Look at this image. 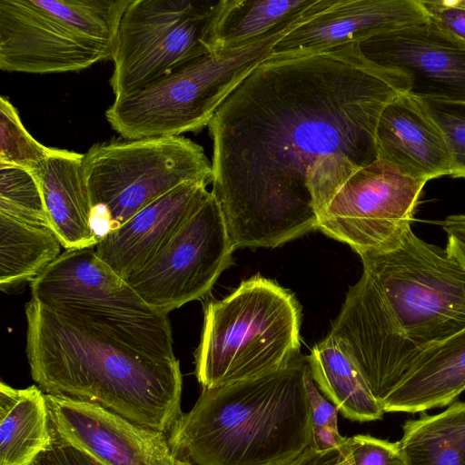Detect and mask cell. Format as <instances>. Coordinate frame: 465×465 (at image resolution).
I'll return each instance as SVG.
<instances>
[{"mask_svg": "<svg viewBox=\"0 0 465 465\" xmlns=\"http://www.w3.org/2000/svg\"><path fill=\"white\" fill-rule=\"evenodd\" d=\"M0 213L52 229L39 183L24 169L0 167Z\"/></svg>", "mask_w": 465, "mask_h": 465, "instance_id": "cell-26", "label": "cell"}, {"mask_svg": "<svg viewBox=\"0 0 465 465\" xmlns=\"http://www.w3.org/2000/svg\"><path fill=\"white\" fill-rule=\"evenodd\" d=\"M131 0H0V69L76 72L112 59Z\"/></svg>", "mask_w": 465, "mask_h": 465, "instance_id": "cell-7", "label": "cell"}, {"mask_svg": "<svg viewBox=\"0 0 465 465\" xmlns=\"http://www.w3.org/2000/svg\"><path fill=\"white\" fill-rule=\"evenodd\" d=\"M296 25L234 50L209 53L114 98L105 112L108 124L124 140L202 130L225 98Z\"/></svg>", "mask_w": 465, "mask_h": 465, "instance_id": "cell-6", "label": "cell"}, {"mask_svg": "<svg viewBox=\"0 0 465 465\" xmlns=\"http://www.w3.org/2000/svg\"><path fill=\"white\" fill-rule=\"evenodd\" d=\"M292 465H354V462L345 442L327 451H318L310 446Z\"/></svg>", "mask_w": 465, "mask_h": 465, "instance_id": "cell-32", "label": "cell"}, {"mask_svg": "<svg viewBox=\"0 0 465 465\" xmlns=\"http://www.w3.org/2000/svg\"><path fill=\"white\" fill-rule=\"evenodd\" d=\"M51 147L36 141L25 129L17 110L0 98V167H16L33 173L43 171Z\"/></svg>", "mask_w": 465, "mask_h": 465, "instance_id": "cell-25", "label": "cell"}, {"mask_svg": "<svg viewBox=\"0 0 465 465\" xmlns=\"http://www.w3.org/2000/svg\"><path fill=\"white\" fill-rule=\"evenodd\" d=\"M441 225L448 235L465 243V214L450 215L443 220Z\"/></svg>", "mask_w": 465, "mask_h": 465, "instance_id": "cell-34", "label": "cell"}, {"mask_svg": "<svg viewBox=\"0 0 465 465\" xmlns=\"http://www.w3.org/2000/svg\"><path fill=\"white\" fill-rule=\"evenodd\" d=\"M306 357L277 371L206 389L167 433L175 458L195 465H292L312 446Z\"/></svg>", "mask_w": 465, "mask_h": 465, "instance_id": "cell-4", "label": "cell"}, {"mask_svg": "<svg viewBox=\"0 0 465 465\" xmlns=\"http://www.w3.org/2000/svg\"><path fill=\"white\" fill-rule=\"evenodd\" d=\"M234 250L210 192L168 242L125 281L150 307L168 314L204 297L231 265Z\"/></svg>", "mask_w": 465, "mask_h": 465, "instance_id": "cell-12", "label": "cell"}, {"mask_svg": "<svg viewBox=\"0 0 465 465\" xmlns=\"http://www.w3.org/2000/svg\"><path fill=\"white\" fill-rule=\"evenodd\" d=\"M26 356L46 394L96 403L168 433L181 411L179 361L134 348L32 299L25 304Z\"/></svg>", "mask_w": 465, "mask_h": 465, "instance_id": "cell-3", "label": "cell"}, {"mask_svg": "<svg viewBox=\"0 0 465 465\" xmlns=\"http://www.w3.org/2000/svg\"><path fill=\"white\" fill-rule=\"evenodd\" d=\"M465 391V328L425 348L384 398L385 412L444 407Z\"/></svg>", "mask_w": 465, "mask_h": 465, "instance_id": "cell-18", "label": "cell"}, {"mask_svg": "<svg viewBox=\"0 0 465 465\" xmlns=\"http://www.w3.org/2000/svg\"><path fill=\"white\" fill-rule=\"evenodd\" d=\"M53 435L101 465H174L167 433L96 403L45 393Z\"/></svg>", "mask_w": 465, "mask_h": 465, "instance_id": "cell-14", "label": "cell"}, {"mask_svg": "<svg viewBox=\"0 0 465 465\" xmlns=\"http://www.w3.org/2000/svg\"><path fill=\"white\" fill-rule=\"evenodd\" d=\"M450 256L455 259L465 269V243L453 236L448 235L445 248Z\"/></svg>", "mask_w": 465, "mask_h": 465, "instance_id": "cell-35", "label": "cell"}, {"mask_svg": "<svg viewBox=\"0 0 465 465\" xmlns=\"http://www.w3.org/2000/svg\"><path fill=\"white\" fill-rule=\"evenodd\" d=\"M31 465H101L53 435L50 446Z\"/></svg>", "mask_w": 465, "mask_h": 465, "instance_id": "cell-31", "label": "cell"}, {"mask_svg": "<svg viewBox=\"0 0 465 465\" xmlns=\"http://www.w3.org/2000/svg\"><path fill=\"white\" fill-rule=\"evenodd\" d=\"M32 299L143 351L174 359L168 314L150 307L93 248L65 250L31 282Z\"/></svg>", "mask_w": 465, "mask_h": 465, "instance_id": "cell-9", "label": "cell"}, {"mask_svg": "<svg viewBox=\"0 0 465 465\" xmlns=\"http://www.w3.org/2000/svg\"><path fill=\"white\" fill-rule=\"evenodd\" d=\"M334 0H220L213 16L211 53L237 49L315 15Z\"/></svg>", "mask_w": 465, "mask_h": 465, "instance_id": "cell-20", "label": "cell"}, {"mask_svg": "<svg viewBox=\"0 0 465 465\" xmlns=\"http://www.w3.org/2000/svg\"><path fill=\"white\" fill-rule=\"evenodd\" d=\"M398 442L407 465H465V401L408 420Z\"/></svg>", "mask_w": 465, "mask_h": 465, "instance_id": "cell-23", "label": "cell"}, {"mask_svg": "<svg viewBox=\"0 0 465 465\" xmlns=\"http://www.w3.org/2000/svg\"><path fill=\"white\" fill-rule=\"evenodd\" d=\"M206 182L184 183L159 197L121 226L105 233L94 249L121 278L143 268L209 196Z\"/></svg>", "mask_w": 465, "mask_h": 465, "instance_id": "cell-16", "label": "cell"}, {"mask_svg": "<svg viewBox=\"0 0 465 465\" xmlns=\"http://www.w3.org/2000/svg\"><path fill=\"white\" fill-rule=\"evenodd\" d=\"M361 258L329 334L382 402L420 352L465 328V269L411 229L397 248Z\"/></svg>", "mask_w": 465, "mask_h": 465, "instance_id": "cell-2", "label": "cell"}, {"mask_svg": "<svg viewBox=\"0 0 465 465\" xmlns=\"http://www.w3.org/2000/svg\"><path fill=\"white\" fill-rule=\"evenodd\" d=\"M82 171L100 239L187 182H212L203 148L183 136L111 141L84 153Z\"/></svg>", "mask_w": 465, "mask_h": 465, "instance_id": "cell-8", "label": "cell"}, {"mask_svg": "<svg viewBox=\"0 0 465 465\" xmlns=\"http://www.w3.org/2000/svg\"><path fill=\"white\" fill-rule=\"evenodd\" d=\"M409 88L398 71L333 52L271 54L255 67L208 124L211 193L233 248L317 230L341 187L377 160L381 113Z\"/></svg>", "mask_w": 465, "mask_h": 465, "instance_id": "cell-1", "label": "cell"}, {"mask_svg": "<svg viewBox=\"0 0 465 465\" xmlns=\"http://www.w3.org/2000/svg\"><path fill=\"white\" fill-rule=\"evenodd\" d=\"M53 231L0 213V288L10 292L35 279L61 253Z\"/></svg>", "mask_w": 465, "mask_h": 465, "instance_id": "cell-24", "label": "cell"}, {"mask_svg": "<svg viewBox=\"0 0 465 465\" xmlns=\"http://www.w3.org/2000/svg\"><path fill=\"white\" fill-rule=\"evenodd\" d=\"M354 465H407L399 442H391L371 435L347 438Z\"/></svg>", "mask_w": 465, "mask_h": 465, "instance_id": "cell-28", "label": "cell"}, {"mask_svg": "<svg viewBox=\"0 0 465 465\" xmlns=\"http://www.w3.org/2000/svg\"><path fill=\"white\" fill-rule=\"evenodd\" d=\"M426 19L420 0H334L288 32L272 54L326 53Z\"/></svg>", "mask_w": 465, "mask_h": 465, "instance_id": "cell-15", "label": "cell"}, {"mask_svg": "<svg viewBox=\"0 0 465 465\" xmlns=\"http://www.w3.org/2000/svg\"><path fill=\"white\" fill-rule=\"evenodd\" d=\"M443 132L451 154L453 178H465V103L420 99Z\"/></svg>", "mask_w": 465, "mask_h": 465, "instance_id": "cell-27", "label": "cell"}, {"mask_svg": "<svg viewBox=\"0 0 465 465\" xmlns=\"http://www.w3.org/2000/svg\"><path fill=\"white\" fill-rule=\"evenodd\" d=\"M304 386L311 409L312 426H328L338 429V410L319 392L309 366L304 375Z\"/></svg>", "mask_w": 465, "mask_h": 465, "instance_id": "cell-30", "label": "cell"}, {"mask_svg": "<svg viewBox=\"0 0 465 465\" xmlns=\"http://www.w3.org/2000/svg\"><path fill=\"white\" fill-rule=\"evenodd\" d=\"M329 52L403 74L418 99L465 103V41L430 18Z\"/></svg>", "mask_w": 465, "mask_h": 465, "instance_id": "cell-13", "label": "cell"}, {"mask_svg": "<svg viewBox=\"0 0 465 465\" xmlns=\"http://www.w3.org/2000/svg\"><path fill=\"white\" fill-rule=\"evenodd\" d=\"M347 438L338 429L328 426H312V446L318 451L338 449L345 444Z\"/></svg>", "mask_w": 465, "mask_h": 465, "instance_id": "cell-33", "label": "cell"}, {"mask_svg": "<svg viewBox=\"0 0 465 465\" xmlns=\"http://www.w3.org/2000/svg\"><path fill=\"white\" fill-rule=\"evenodd\" d=\"M426 183L377 158L341 187L319 216L317 230L361 257L391 251L411 229Z\"/></svg>", "mask_w": 465, "mask_h": 465, "instance_id": "cell-11", "label": "cell"}, {"mask_svg": "<svg viewBox=\"0 0 465 465\" xmlns=\"http://www.w3.org/2000/svg\"><path fill=\"white\" fill-rule=\"evenodd\" d=\"M460 5H462L465 7V0H459Z\"/></svg>", "mask_w": 465, "mask_h": 465, "instance_id": "cell-37", "label": "cell"}, {"mask_svg": "<svg viewBox=\"0 0 465 465\" xmlns=\"http://www.w3.org/2000/svg\"><path fill=\"white\" fill-rule=\"evenodd\" d=\"M302 311L293 293L256 274L206 303L195 375L214 389L284 368L299 358Z\"/></svg>", "mask_w": 465, "mask_h": 465, "instance_id": "cell-5", "label": "cell"}, {"mask_svg": "<svg viewBox=\"0 0 465 465\" xmlns=\"http://www.w3.org/2000/svg\"><path fill=\"white\" fill-rule=\"evenodd\" d=\"M174 465H195L189 460L175 458Z\"/></svg>", "mask_w": 465, "mask_h": 465, "instance_id": "cell-36", "label": "cell"}, {"mask_svg": "<svg viewBox=\"0 0 465 465\" xmlns=\"http://www.w3.org/2000/svg\"><path fill=\"white\" fill-rule=\"evenodd\" d=\"M378 158L425 182L450 175L451 154L440 127L421 101L401 93L381 113L376 134Z\"/></svg>", "mask_w": 465, "mask_h": 465, "instance_id": "cell-17", "label": "cell"}, {"mask_svg": "<svg viewBox=\"0 0 465 465\" xmlns=\"http://www.w3.org/2000/svg\"><path fill=\"white\" fill-rule=\"evenodd\" d=\"M428 18L465 41V7L459 0H420Z\"/></svg>", "mask_w": 465, "mask_h": 465, "instance_id": "cell-29", "label": "cell"}, {"mask_svg": "<svg viewBox=\"0 0 465 465\" xmlns=\"http://www.w3.org/2000/svg\"><path fill=\"white\" fill-rule=\"evenodd\" d=\"M219 1L131 0L113 49L115 98L133 93L210 52Z\"/></svg>", "mask_w": 465, "mask_h": 465, "instance_id": "cell-10", "label": "cell"}, {"mask_svg": "<svg viewBox=\"0 0 465 465\" xmlns=\"http://www.w3.org/2000/svg\"><path fill=\"white\" fill-rule=\"evenodd\" d=\"M83 157L84 153L51 147L36 177L51 227L65 250L93 248L99 242L82 171Z\"/></svg>", "mask_w": 465, "mask_h": 465, "instance_id": "cell-19", "label": "cell"}, {"mask_svg": "<svg viewBox=\"0 0 465 465\" xmlns=\"http://www.w3.org/2000/svg\"><path fill=\"white\" fill-rule=\"evenodd\" d=\"M45 393L0 383V465H31L52 443Z\"/></svg>", "mask_w": 465, "mask_h": 465, "instance_id": "cell-22", "label": "cell"}, {"mask_svg": "<svg viewBox=\"0 0 465 465\" xmlns=\"http://www.w3.org/2000/svg\"><path fill=\"white\" fill-rule=\"evenodd\" d=\"M306 359L314 382L343 417L360 422L382 418V402L374 396L341 341L328 334Z\"/></svg>", "mask_w": 465, "mask_h": 465, "instance_id": "cell-21", "label": "cell"}]
</instances>
